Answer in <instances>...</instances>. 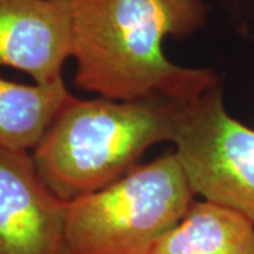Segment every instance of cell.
Masks as SVG:
<instances>
[{
	"mask_svg": "<svg viewBox=\"0 0 254 254\" xmlns=\"http://www.w3.org/2000/svg\"><path fill=\"white\" fill-rule=\"evenodd\" d=\"M150 254H254V222L210 200L193 202Z\"/></svg>",
	"mask_w": 254,
	"mask_h": 254,
	"instance_id": "obj_7",
	"label": "cell"
},
{
	"mask_svg": "<svg viewBox=\"0 0 254 254\" xmlns=\"http://www.w3.org/2000/svg\"><path fill=\"white\" fill-rule=\"evenodd\" d=\"M73 99L63 79L24 85L0 76V147L27 153L34 150Z\"/></svg>",
	"mask_w": 254,
	"mask_h": 254,
	"instance_id": "obj_8",
	"label": "cell"
},
{
	"mask_svg": "<svg viewBox=\"0 0 254 254\" xmlns=\"http://www.w3.org/2000/svg\"><path fill=\"white\" fill-rule=\"evenodd\" d=\"M180 102L75 99L65 106L33 150L43 181L63 202L119 181L145 151L173 141Z\"/></svg>",
	"mask_w": 254,
	"mask_h": 254,
	"instance_id": "obj_2",
	"label": "cell"
},
{
	"mask_svg": "<svg viewBox=\"0 0 254 254\" xmlns=\"http://www.w3.org/2000/svg\"><path fill=\"white\" fill-rule=\"evenodd\" d=\"M72 53L69 0H0V65L36 83L63 79Z\"/></svg>",
	"mask_w": 254,
	"mask_h": 254,
	"instance_id": "obj_6",
	"label": "cell"
},
{
	"mask_svg": "<svg viewBox=\"0 0 254 254\" xmlns=\"http://www.w3.org/2000/svg\"><path fill=\"white\" fill-rule=\"evenodd\" d=\"M195 192L174 153L68 202L69 254H150L192 206Z\"/></svg>",
	"mask_w": 254,
	"mask_h": 254,
	"instance_id": "obj_3",
	"label": "cell"
},
{
	"mask_svg": "<svg viewBox=\"0 0 254 254\" xmlns=\"http://www.w3.org/2000/svg\"><path fill=\"white\" fill-rule=\"evenodd\" d=\"M66 205L27 151L0 147V254H69Z\"/></svg>",
	"mask_w": 254,
	"mask_h": 254,
	"instance_id": "obj_5",
	"label": "cell"
},
{
	"mask_svg": "<svg viewBox=\"0 0 254 254\" xmlns=\"http://www.w3.org/2000/svg\"><path fill=\"white\" fill-rule=\"evenodd\" d=\"M75 83L112 100L187 103L219 86L209 68L171 63L168 37L185 38L208 23L205 0H69Z\"/></svg>",
	"mask_w": 254,
	"mask_h": 254,
	"instance_id": "obj_1",
	"label": "cell"
},
{
	"mask_svg": "<svg viewBox=\"0 0 254 254\" xmlns=\"http://www.w3.org/2000/svg\"><path fill=\"white\" fill-rule=\"evenodd\" d=\"M173 143L195 195L254 222V130L227 113L219 86L180 103Z\"/></svg>",
	"mask_w": 254,
	"mask_h": 254,
	"instance_id": "obj_4",
	"label": "cell"
}]
</instances>
